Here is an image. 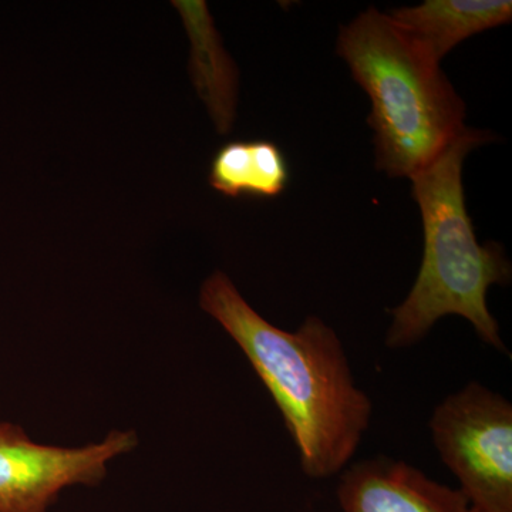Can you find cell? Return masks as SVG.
Masks as SVG:
<instances>
[{
	"label": "cell",
	"instance_id": "6da1fadb",
	"mask_svg": "<svg viewBox=\"0 0 512 512\" xmlns=\"http://www.w3.org/2000/svg\"><path fill=\"white\" fill-rule=\"evenodd\" d=\"M200 306L237 343L271 393L303 473L315 480L340 473L362 443L373 407L355 384L335 330L313 315L295 332L276 328L222 271L202 284Z\"/></svg>",
	"mask_w": 512,
	"mask_h": 512
},
{
	"label": "cell",
	"instance_id": "7a4b0ae2",
	"mask_svg": "<svg viewBox=\"0 0 512 512\" xmlns=\"http://www.w3.org/2000/svg\"><path fill=\"white\" fill-rule=\"evenodd\" d=\"M491 140L488 131L466 127L436 160L410 178L423 220V261L412 291L390 312V349L416 345L444 316L456 315L467 319L484 343L507 352L488 309L487 292L490 286L511 281V264L500 244L477 241L463 188L468 153Z\"/></svg>",
	"mask_w": 512,
	"mask_h": 512
},
{
	"label": "cell",
	"instance_id": "3957f363",
	"mask_svg": "<svg viewBox=\"0 0 512 512\" xmlns=\"http://www.w3.org/2000/svg\"><path fill=\"white\" fill-rule=\"evenodd\" d=\"M336 53L369 96L376 167L412 178L466 128V106L440 63L386 13L369 8L342 28Z\"/></svg>",
	"mask_w": 512,
	"mask_h": 512
},
{
	"label": "cell",
	"instance_id": "277c9868",
	"mask_svg": "<svg viewBox=\"0 0 512 512\" xmlns=\"http://www.w3.org/2000/svg\"><path fill=\"white\" fill-rule=\"evenodd\" d=\"M434 446L478 512H512V406L483 384L468 383L436 407Z\"/></svg>",
	"mask_w": 512,
	"mask_h": 512
},
{
	"label": "cell",
	"instance_id": "5b68a950",
	"mask_svg": "<svg viewBox=\"0 0 512 512\" xmlns=\"http://www.w3.org/2000/svg\"><path fill=\"white\" fill-rule=\"evenodd\" d=\"M138 443L136 431L113 430L89 446H47L18 424L0 421V512H47L66 488L99 485L110 461Z\"/></svg>",
	"mask_w": 512,
	"mask_h": 512
},
{
	"label": "cell",
	"instance_id": "8992f818",
	"mask_svg": "<svg viewBox=\"0 0 512 512\" xmlns=\"http://www.w3.org/2000/svg\"><path fill=\"white\" fill-rule=\"evenodd\" d=\"M338 500L343 512H478L458 488L386 457L348 468L340 477Z\"/></svg>",
	"mask_w": 512,
	"mask_h": 512
},
{
	"label": "cell",
	"instance_id": "52a82bcc",
	"mask_svg": "<svg viewBox=\"0 0 512 512\" xmlns=\"http://www.w3.org/2000/svg\"><path fill=\"white\" fill-rule=\"evenodd\" d=\"M390 19L440 63L468 37L510 23V0H426L419 6L387 13Z\"/></svg>",
	"mask_w": 512,
	"mask_h": 512
},
{
	"label": "cell",
	"instance_id": "ba28073f",
	"mask_svg": "<svg viewBox=\"0 0 512 512\" xmlns=\"http://www.w3.org/2000/svg\"><path fill=\"white\" fill-rule=\"evenodd\" d=\"M191 42L190 73L218 133L228 134L237 117L238 70L225 50L207 3L173 2Z\"/></svg>",
	"mask_w": 512,
	"mask_h": 512
},
{
	"label": "cell",
	"instance_id": "9c48e42d",
	"mask_svg": "<svg viewBox=\"0 0 512 512\" xmlns=\"http://www.w3.org/2000/svg\"><path fill=\"white\" fill-rule=\"evenodd\" d=\"M288 180L284 153L272 141H232L211 163V187L225 197H276Z\"/></svg>",
	"mask_w": 512,
	"mask_h": 512
}]
</instances>
